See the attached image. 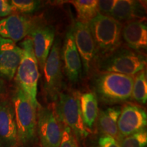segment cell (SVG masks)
<instances>
[{"label": "cell", "instance_id": "21", "mask_svg": "<svg viewBox=\"0 0 147 147\" xmlns=\"http://www.w3.org/2000/svg\"><path fill=\"white\" fill-rule=\"evenodd\" d=\"M131 97L137 103L145 104L147 100V78L145 69L134 76Z\"/></svg>", "mask_w": 147, "mask_h": 147}, {"label": "cell", "instance_id": "1", "mask_svg": "<svg viewBox=\"0 0 147 147\" xmlns=\"http://www.w3.org/2000/svg\"><path fill=\"white\" fill-rule=\"evenodd\" d=\"M89 25L95 43L96 63L121 47L123 25L113 17L99 14L89 22Z\"/></svg>", "mask_w": 147, "mask_h": 147}, {"label": "cell", "instance_id": "14", "mask_svg": "<svg viewBox=\"0 0 147 147\" xmlns=\"http://www.w3.org/2000/svg\"><path fill=\"white\" fill-rule=\"evenodd\" d=\"M61 60L64 71L69 81L73 83L78 82L81 75L82 63L75 45L72 29L66 34L61 49Z\"/></svg>", "mask_w": 147, "mask_h": 147}, {"label": "cell", "instance_id": "26", "mask_svg": "<svg viewBox=\"0 0 147 147\" xmlns=\"http://www.w3.org/2000/svg\"><path fill=\"white\" fill-rule=\"evenodd\" d=\"M96 147H120L119 142L109 136L103 135L98 140Z\"/></svg>", "mask_w": 147, "mask_h": 147}, {"label": "cell", "instance_id": "20", "mask_svg": "<svg viewBox=\"0 0 147 147\" xmlns=\"http://www.w3.org/2000/svg\"><path fill=\"white\" fill-rule=\"evenodd\" d=\"M69 2L76 9L78 21L89 23L100 14L97 0H75Z\"/></svg>", "mask_w": 147, "mask_h": 147}, {"label": "cell", "instance_id": "18", "mask_svg": "<svg viewBox=\"0 0 147 147\" xmlns=\"http://www.w3.org/2000/svg\"><path fill=\"white\" fill-rule=\"evenodd\" d=\"M120 107H109L99 111L97 116V126L103 135L109 136L117 142L121 138L119 135L117 122L121 113Z\"/></svg>", "mask_w": 147, "mask_h": 147}, {"label": "cell", "instance_id": "2", "mask_svg": "<svg viewBox=\"0 0 147 147\" xmlns=\"http://www.w3.org/2000/svg\"><path fill=\"white\" fill-rule=\"evenodd\" d=\"M134 76L100 71L93 80L97 100L108 105L126 102L131 98Z\"/></svg>", "mask_w": 147, "mask_h": 147}, {"label": "cell", "instance_id": "9", "mask_svg": "<svg viewBox=\"0 0 147 147\" xmlns=\"http://www.w3.org/2000/svg\"><path fill=\"white\" fill-rule=\"evenodd\" d=\"M72 30L75 45L81 59L83 73L87 75L96 63V51L89 23L77 21Z\"/></svg>", "mask_w": 147, "mask_h": 147}, {"label": "cell", "instance_id": "3", "mask_svg": "<svg viewBox=\"0 0 147 147\" xmlns=\"http://www.w3.org/2000/svg\"><path fill=\"white\" fill-rule=\"evenodd\" d=\"M20 47L22 49V57L14 79L17 87L25 93L37 109L40 105L37 100L40 70L30 37L25 38L20 44Z\"/></svg>", "mask_w": 147, "mask_h": 147}, {"label": "cell", "instance_id": "17", "mask_svg": "<svg viewBox=\"0 0 147 147\" xmlns=\"http://www.w3.org/2000/svg\"><path fill=\"white\" fill-rule=\"evenodd\" d=\"M145 10L142 3L133 0H117L110 16L123 25L134 20L144 19Z\"/></svg>", "mask_w": 147, "mask_h": 147}, {"label": "cell", "instance_id": "19", "mask_svg": "<svg viewBox=\"0 0 147 147\" xmlns=\"http://www.w3.org/2000/svg\"><path fill=\"white\" fill-rule=\"evenodd\" d=\"M82 120L87 129H92L99 113L98 100L93 92H86L79 95Z\"/></svg>", "mask_w": 147, "mask_h": 147}, {"label": "cell", "instance_id": "23", "mask_svg": "<svg viewBox=\"0 0 147 147\" xmlns=\"http://www.w3.org/2000/svg\"><path fill=\"white\" fill-rule=\"evenodd\" d=\"M120 147H146L147 133L146 130L123 138L119 142Z\"/></svg>", "mask_w": 147, "mask_h": 147}, {"label": "cell", "instance_id": "24", "mask_svg": "<svg viewBox=\"0 0 147 147\" xmlns=\"http://www.w3.org/2000/svg\"><path fill=\"white\" fill-rule=\"evenodd\" d=\"M59 147H79L76 138L69 127L63 126L61 142Z\"/></svg>", "mask_w": 147, "mask_h": 147}, {"label": "cell", "instance_id": "27", "mask_svg": "<svg viewBox=\"0 0 147 147\" xmlns=\"http://www.w3.org/2000/svg\"><path fill=\"white\" fill-rule=\"evenodd\" d=\"M13 13L12 6L7 0H0V17H7Z\"/></svg>", "mask_w": 147, "mask_h": 147}, {"label": "cell", "instance_id": "10", "mask_svg": "<svg viewBox=\"0 0 147 147\" xmlns=\"http://www.w3.org/2000/svg\"><path fill=\"white\" fill-rule=\"evenodd\" d=\"M29 36L32 40L33 47L39 68L42 71L46 61L55 42V29L52 25L47 24L39 18Z\"/></svg>", "mask_w": 147, "mask_h": 147}, {"label": "cell", "instance_id": "4", "mask_svg": "<svg viewBox=\"0 0 147 147\" xmlns=\"http://www.w3.org/2000/svg\"><path fill=\"white\" fill-rule=\"evenodd\" d=\"M79 95L78 91H61L55 102L61 122L63 126L70 129L78 141L86 138L89 135L82 120Z\"/></svg>", "mask_w": 147, "mask_h": 147}, {"label": "cell", "instance_id": "16", "mask_svg": "<svg viewBox=\"0 0 147 147\" xmlns=\"http://www.w3.org/2000/svg\"><path fill=\"white\" fill-rule=\"evenodd\" d=\"M122 38L129 49L136 52L146 50L147 26L144 19L134 20L126 23L122 29Z\"/></svg>", "mask_w": 147, "mask_h": 147}, {"label": "cell", "instance_id": "25", "mask_svg": "<svg viewBox=\"0 0 147 147\" xmlns=\"http://www.w3.org/2000/svg\"><path fill=\"white\" fill-rule=\"evenodd\" d=\"M116 0H104V1H97L99 13L102 15L110 16L113 10L116 3Z\"/></svg>", "mask_w": 147, "mask_h": 147}, {"label": "cell", "instance_id": "13", "mask_svg": "<svg viewBox=\"0 0 147 147\" xmlns=\"http://www.w3.org/2000/svg\"><path fill=\"white\" fill-rule=\"evenodd\" d=\"M22 57L21 48L12 40L0 37V77L11 80Z\"/></svg>", "mask_w": 147, "mask_h": 147}, {"label": "cell", "instance_id": "28", "mask_svg": "<svg viewBox=\"0 0 147 147\" xmlns=\"http://www.w3.org/2000/svg\"><path fill=\"white\" fill-rule=\"evenodd\" d=\"M5 92V82L0 77V100H3V96Z\"/></svg>", "mask_w": 147, "mask_h": 147}, {"label": "cell", "instance_id": "11", "mask_svg": "<svg viewBox=\"0 0 147 147\" xmlns=\"http://www.w3.org/2000/svg\"><path fill=\"white\" fill-rule=\"evenodd\" d=\"M146 113L138 104L126 102L121 110L117 126L121 138L145 130Z\"/></svg>", "mask_w": 147, "mask_h": 147}, {"label": "cell", "instance_id": "8", "mask_svg": "<svg viewBox=\"0 0 147 147\" xmlns=\"http://www.w3.org/2000/svg\"><path fill=\"white\" fill-rule=\"evenodd\" d=\"M37 130L42 147H59L63 127L55 102L37 108Z\"/></svg>", "mask_w": 147, "mask_h": 147}, {"label": "cell", "instance_id": "7", "mask_svg": "<svg viewBox=\"0 0 147 147\" xmlns=\"http://www.w3.org/2000/svg\"><path fill=\"white\" fill-rule=\"evenodd\" d=\"M61 45L59 38L55 40L43 71V92L49 103L56 102L63 88V72L61 61Z\"/></svg>", "mask_w": 147, "mask_h": 147}, {"label": "cell", "instance_id": "5", "mask_svg": "<svg viewBox=\"0 0 147 147\" xmlns=\"http://www.w3.org/2000/svg\"><path fill=\"white\" fill-rule=\"evenodd\" d=\"M12 103L17 128L18 142L23 144L32 142L37 129V109L18 87L14 91Z\"/></svg>", "mask_w": 147, "mask_h": 147}, {"label": "cell", "instance_id": "22", "mask_svg": "<svg viewBox=\"0 0 147 147\" xmlns=\"http://www.w3.org/2000/svg\"><path fill=\"white\" fill-rule=\"evenodd\" d=\"M9 3L12 6L13 12H18L19 14H28L34 12L40 8L41 2L34 0H11Z\"/></svg>", "mask_w": 147, "mask_h": 147}, {"label": "cell", "instance_id": "15", "mask_svg": "<svg viewBox=\"0 0 147 147\" xmlns=\"http://www.w3.org/2000/svg\"><path fill=\"white\" fill-rule=\"evenodd\" d=\"M18 142L13 105L3 99L0 100V144L4 147H15Z\"/></svg>", "mask_w": 147, "mask_h": 147}, {"label": "cell", "instance_id": "12", "mask_svg": "<svg viewBox=\"0 0 147 147\" xmlns=\"http://www.w3.org/2000/svg\"><path fill=\"white\" fill-rule=\"evenodd\" d=\"M40 17L12 14L0 20V37L14 42L21 41L29 36Z\"/></svg>", "mask_w": 147, "mask_h": 147}, {"label": "cell", "instance_id": "6", "mask_svg": "<svg viewBox=\"0 0 147 147\" xmlns=\"http://www.w3.org/2000/svg\"><path fill=\"white\" fill-rule=\"evenodd\" d=\"M97 64L100 71L134 76L144 69L146 59L141 53L121 47L109 57L97 62Z\"/></svg>", "mask_w": 147, "mask_h": 147}]
</instances>
